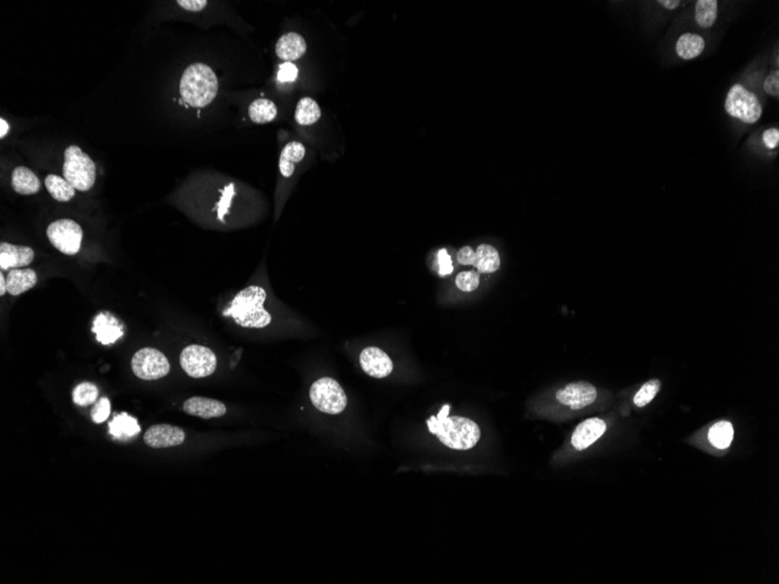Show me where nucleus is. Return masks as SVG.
Here are the masks:
<instances>
[{
	"label": "nucleus",
	"mask_w": 779,
	"mask_h": 584,
	"mask_svg": "<svg viewBox=\"0 0 779 584\" xmlns=\"http://www.w3.org/2000/svg\"><path fill=\"white\" fill-rule=\"evenodd\" d=\"M450 406L445 405L436 416H430L427 426L443 445L455 450H468L480 441L481 429L476 422L463 416H448Z\"/></svg>",
	"instance_id": "f257e3e1"
},
{
	"label": "nucleus",
	"mask_w": 779,
	"mask_h": 584,
	"mask_svg": "<svg viewBox=\"0 0 779 584\" xmlns=\"http://www.w3.org/2000/svg\"><path fill=\"white\" fill-rule=\"evenodd\" d=\"M265 301L266 292L263 287L249 286L235 296L226 314L243 328H265L272 320L270 313L264 308Z\"/></svg>",
	"instance_id": "f03ea898"
},
{
	"label": "nucleus",
	"mask_w": 779,
	"mask_h": 584,
	"mask_svg": "<svg viewBox=\"0 0 779 584\" xmlns=\"http://www.w3.org/2000/svg\"><path fill=\"white\" fill-rule=\"evenodd\" d=\"M218 91V81L210 66L194 64L184 70L180 81L182 100L190 107H204L209 105Z\"/></svg>",
	"instance_id": "7ed1b4c3"
},
{
	"label": "nucleus",
	"mask_w": 779,
	"mask_h": 584,
	"mask_svg": "<svg viewBox=\"0 0 779 584\" xmlns=\"http://www.w3.org/2000/svg\"><path fill=\"white\" fill-rule=\"evenodd\" d=\"M64 176L75 189L88 192L96 181V166L80 147L71 145L64 151Z\"/></svg>",
	"instance_id": "20e7f679"
},
{
	"label": "nucleus",
	"mask_w": 779,
	"mask_h": 584,
	"mask_svg": "<svg viewBox=\"0 0 779 584\" xmlns=\"http://www.w3.org/2000/svg\"><path fill=\"white\" fill-rule=\"evenodd\" d=\"M725 109L730 116L744 124L757 123L763 113V105L758 97L741 84L730 88Z\"/></svg>",
	"instance_id": "39448f33"
},
{
	"label": "nucleus",
	"mask_w": 779,
	"mask_h": 584,
	"mask_svg": "<svg viewBox=\"0 0 779 584\" xmlns=\"http://www.w3.org/2000/svg\"><path fill=\"white\" fill-rule=\"evenodd\" d=\"M310 402L315 409L327 414H340L348 405L342 386L333 378L319 379L310 390Z\"/></svg>",
	"instance_id": "423d86ee"
},
{
	"label": "nucleus",
	"mask_w": 779,
	"mask_h": 584,
	"mask_svg": "<svg viewBox=\"0 0 779 584\" xmlns=\"http://www.w3.org/2000/svg\"><path fill=\"white\" fill-rule=\"evenodd\" d=\"M47 237L60 252L74 256L80 251L83 231L73 219H57L48 226Z\"/></svg>",
	"instance_id": "0eeeda50"
},
{
	"label": "nucleus",
	"mask_w": 779,
	"mask_h": 584,
	"mask_svg": "<svg viewBox=\"0 0 779 584\" xmlns=\"http://www.w3.org/2000/svg\"><path fill=\"white\" fill-rule=\"evenodd\" d=\"M131 368L136 377L143 380H157L170 373V366L166 356L157 349L144 348L134 354Z\"/></svg>",
	"instance_id": "6e6552de"
},
{
	"label": "nucleus",
	"mask_w": 779,
	"mask_h": 584,
	"mask_svg": "<svg viewBox=\"0 0 779 584\" xmlns=\"http://www.w3.org/2000/svg\"><path fill=\"white\" fill-rule=\"evenodd\" d=\"M180 366L189 377L206 378L216 370L217 358L209 348L193 344L181 351Z\"/></svg>",
	"instance_id": "1a4fd4ad"
},
{
	"label": "nucleus",
	"mask_w": 779,
	"mask_h": 584,
	"mask_svg": "<svg viewBox=\"0 0 779 584\" xmlns=\"http://www.w3.org/2000/svg\"><path fill=\"white\" fill-rule=\"evenodd\" d=\"M597 398L595 386L588 382H575L567 384L563 389L556 393L558 402L566 405L573 411L582 409L592 405Z\"/></svg>",
	"instance_id": "9d476101"
},
{
	"label": "nucleus",
	"mask_w": 779,
	"mask_h": 584,
	"mask_svg": "<svg viewBox=\"0 0 779 584\" xmlns=\"http://www.w3.org/2000/svg\"><path fill=\"white\" fill-rule=\"evenodd\" d=\"M186 433L177 426L156 425L147 429L144 441L152 448L161 449L177 447L184 443Z\"/></svg>",
	"instance_id": "9b49d317"
},
{
	"label": "nucleus",
	"mask_w": 779,
	"mask_h": 584,
	"mask_svg": "<svg viewBox=\"0 0 779 584\" xmlns=\"http://www.w3.org/2000/svg\"><path fill=\"white\" fill-rule=\"evenodd\" d=\"M360 363L363 371L373 378H385L393 370L392 361L387 352L376 346L364 349Z\"/></svg>",
	"instance_id": "f8f14e48"
},
{
	"label": "nucleus",
	"mask_w": 779,
	"mask_h": 584,
	"mask_svg": "<svg viewBox=\"0 0 779 584\" xmlns=\"http://www.w3.org/2000/svg\"><path fill=\"white\" fill-rule=\"evenodd\" d=\"M606 422L599 418L587 419L581 422L573 435H572V445L576 450H585L594 442L597 441L604 432H606Z\"/></svg>",
	"instance_id": "ddd939ff"
},
{
	"label": "nucleus",
	"mask_w": 779,
	"mask_h": 584,
	"mask_svg": "<svg viewBox=\"0 0 779 584\" xmlns=\"http://www.w3.org/2000/svg\"><path fill=\"white\" fill-rule=\"evenodd\" d=\"M34 259V251L28 246L12 245L10 243L0 244V269H20L30 265Z\"/></svg>",
	"instance_id": "4468645a"
},
{
	"label": "nucleus",
	"mask_w": 779,
	"mask_h": 584,
	"mask_svg": "<svg viewBox=\"0 0 779 584\" xmlns=\"http://www.w3.org/2000/svg\"><path fill=\"white\" fill-rule=\"evenodd\" d=\"M184 411L187 414L199 416V418L213 419L223 416L227 413V407L223 402L215 399L193 397L184 402Z\"/></svg>",
	"instance_id": "2eb2a0df"
},
{
	"label": "nucleus",
	"mask_w": 779,
	"mask_h": 584,
	"mask_svg": "<svg viewBox=\"0 0 779 584\" xmlns=\"http://www.w3.org/2000/svg\"><path fill=\"white\" fill-rule=\"evenodd\" d=\"M93 332L96 334L97 341L104 346L112 344L124 335L119 321L107 313H100L95 317Z\"/></svg>",
	"instance_id": "dca6fc26"
},
{
	"label": "nucleus",
	"mask_w": 779,
	"mask_h": 584,
	"mask_svg": "<svg viewBox=\"0 0 779 584\" xmlns=\"http://www.w3.org/2000/svg\"><path fill=\"white\" fill-rule=\"evenodd\" d=\"M306 50V41L298 33L283 34L276 45V55L286 62L299 60Z\"/></svg>",
	"instance_id": "f3484780"
},
{
	"label": "nucleus",
	"mask_w": 779,
	"mask_h": 584,
	"mask_svg": "<svg viewBox=\"0 0 779 584\" xmlns=\"http://www.w3.org/2000/svg\"><path fill=\"white\" fill-rule=\"evenodd\" d=\"M6 282L8 294L21 296L37 285V273L30 269H12L7 274Z\"/></svg>",
	"instance_id": "a211bd4d"
},
{
	"label": "nucleus",
	"mask_w": 779,
	"mask_h": 584,
	"mask_svg": "<svg viewBox=\"0 0 779 584\" xmlns=\"http://www.w3.org/2000/svg\"><path fill=\"white\" fill-rule=\"evenodd\" d=\"M11 183L14 192L21 195H33L37 194L41 188L39 177L32 170L23 166L17 167L13 170Z\"/></svg>",
	"instance_id": "6ab92c4d"
},
{
	"label": "nucleus",
	"mask_w": 779,
	"mask_h": 584,
	"mask_svg": "<svg viewBox=\"0 0 779 584\" xmlns=\"http://www.w3.org/2000/svg\"><path fill=\"white\" fill-rule=\"evenodd\" d=\"M306 156V148L303 144L293 141L287 144L280 154L279 170L283 177L293 175L295 165Z\"/></svg>",
	"instance_id": "aec40b11"
},
{
	"label": "nucleus",
	"mask_w": 779,
	"mask_h": 584,
	"mask_svg": "<svg viewBox=\"0 0 779 584\" xmlns=\"http://www.w3.org/2000/svg\"><path fill=\"white\" fill-rule=\"evenodd\" d=\"M109 431L114 438L127 440L139 434L140 426L134 416L122 413L115 415L114 420L109 424Z\"/></svg>",
	"instance_id": "412c9836"
},
{
	"label": "nucleus",
	"mask_w": 779,
	"mask_h": 584,
	"mask_svg": "<svg viewBox=\"0 0 779 584\" xmlns=\"http://www.w3.org/2000/svg\"><path fill=\"white\" fill-rule=\"evenodd\" d=\"M705 46V40L699 34L685 33L676 41V54L684 60H692L703 53Z\"/></svg>",
	"instance_id": "4be33fe9"
},
{
	"label": "nucleus",
	"mask_w": 779,
	"mask_h": 584,
	"mask_svg": "<svg viewBox=\"0 0 779 584\" xmlns=\"http://www.w3.org/2000/svg\"><path fill=\"white\" fill-rule=\"evenodd\" d=\"M475 255H476V260L474 266L476 267L479 272L493 273L500 269V255L493 246L482 244L477 247Z\"/></svg>",
	"instance_id": "5701e85b"
},
{
	"label": "nucleus",
	"mask_w": 779,
	"mask_h": 584,
	"mask_svg": "<svg viewBox=\"0 0 779 584\" xmlns=\"http://www.w3.org/2000/svg\"><path fill=\"white\" fill-rule=\"evenodd\" d=\"M45 185L50 196L59 202H68L75 196V188L68 182L67 180L55 174H49L47 176Z\"/></svg>",
	"instance_id": "b1692460"
},
{
	"label": "nucleus",
	"mask_w": 779,
	"mask_h": 584,
	"mask_svg": "<svg viewBox=\"0 0 779 584\" xmlns=\"http://www.w3.org/2000/svg\"><path fill=\"white\" fill-rule=\"evenodd\" d=\"M249 115L253 123H270L276 117V104L266 98H258L250 104Z\"/></svg>",
	"instance_id": "393cba45"
},
{
	"label": "nucleus",
	"mask_w": 779,
	"mask_h": 584,
	"mask_svg": "<svg viewBox=\"0 0 779 584\" xmlns=\"http://www.w3.org/2000/svg\"><path fill=\"white\" fill-rule=\"evenodd\" d=\"M321 110L319 104L310 97L299 100L295 110V119L300 125H312L320 119Z\"/></svg>",
	"instance_id": "a878e982"
},
{
	"label": "nucleus",
	"mask_w": 779,
	"mask_h": 584,
	"mask_svg": "<svg viewBox=\"0 0 779 584\" xmlns=\"http://www.w3.org/2000/svg\"><path fill=\"white\" fill-rule=\"evenodd\" d=\"M734 428L732 424L728 421H720L712 426L708 432V440L714 447L719 449H726L730 447L733 441Z\"/></svg>",
	"instance_id": "bb28decb"
},
{
	"label": "nucleus",
	"mask_w": 779,
	"mask_h": 584,
	"mask_svg": "<svg viewBox=\"0 0 779 584\" xmlns=\"http://www.w3.org/2000/svg\"><path fill=\"white\" fill-rule=\"evenodd\" d=\"M718 19V1L699 0L696 3V21L703 28H710Z\"/></svg>",
	"instance_id": "cd10ccee"
},
{
	"label": "nucleus",
	"mask_w": 779,
	"mask_h": 584,
	"mask_svg": "<svg viewBox=\"0 0 779 584\" xmlns=\"http://www.w3.org/2000/svg\"><path fill=\"white\" fill-rule=\"evenodd\" d=\"M660 387H662V382L660 379H651L649 382H646L633 398L635 405L638 407H645L646 405H649L657 393L660 391Z\"/></svg>",
	"instance_id": "c85d7f7f"
},
{
	"label": "nucleus",
	"mask_w": 779,
	"mask_h": 584,
	"mask_svg": "<svg viewBox=\"0 0 779 584\" xmlns=\"http://www.w3.org/2000/svg\"><path fill=\"white\" fill-rule=\"evenodd\" d=\"M98 398V390L91 382H82L77 385L73 392V400L76 405L88 406L96 402Z\"/></svg>",
	"instance_id": "c756f323"
},
{
	"label": "nucleus",
	"mask_w": 779,
	"mask_h": 584,
	"mask_svg": "<svg viewBox=\"0 0 779 584\" xmlns=\"http://www.w3.org/2000/svg\"><path fill=\"white\" fill-rule=\"evenodd\" d=\"M457 288L463 292H474L480 286V273L475 271H466L457 274L455 279Z\"/></svg>",
	"instance_id": "7c9ffc66"
},
{
	"label": "nucleus",
	"mask_w": 779,
	"mask_h": 584,
	"mask_svg": "<svg viewBox=\"0 0 779 584\" xmlns=\"http://www.w3.org/2000/svg\"><path fill=\"white\" fill-rule=\"evenodd\" d=\"M110 400L107 398H100L96 405H95V407H93L91 416H93V420L95 424H102V422L107 420V418L110 416Z\"/></svg>",
	"instance_id": "2f4dec72"
},
{
	"label": "nucleus",
	"mask_w": 779,
	"mask_h": 584,
	"mask_svg": "<svg viewBox=\"0 0 779 584\" xmlns=\"http://www.w3.org/2000/svg\"><path fill=\"white\" fill-rule=\"evenodd\" d=\"M298 68L292 62L280 64L278 71V80L280 82H294L298 77Z\"/></svg>",
	"instance_id": "473e14b6"
},
{
	"label": "nucleus",
	"mask_w": 779,
	"mask_h": 584,
	"mask_svg": "<svg viewBox=\"0 0 779 584\" xmlns=\"http://www.w3.org/2000/svg\"><path fill=\"white\" fill-rule=\"evenodd\" d=\"M438 262H439V274L441 276H450L453 272V262L450 253L446 249L440 250L438 252Z\"/></svg>",
	"instance_id": "72a5a7b5"
},
{
	"label": "nucleus",
	"mask_w": 779,
	"mask_h": 584,
	"mask_svg": "<svg viewBox=\"0 0 779 584\" xmlns=\"http://www.w3.org/2000/svg\"><path fill=\"white\" fill-rule=\"evenodd\" d=\"M233 194H235V190H233V185H229V186H227L226 187V188H224L223 194H222V197H221V201L220 202L217 203V211H218V218L223 219L224 215L228 213V210H229L230 202H231V199H233Z\"/></svg>",
	"instance_id": "f704fd0d"
},
{
	"label": "nucleus",
	"mask_w": 779,
	"mask_h": 584,
	"mask_svg": "<svg viewBox=\"0 0 779 584\" xmlns=\"http://www.w3.org/2000/svg\"><path fill=\"white\" fill-rule=\"evenodd\" d=\"M764 91L768 95L773 97L779 96V71L778 70H773L768 75L766 81H764Z\"/></svg>",
	"instance_id": "c9c22d12"
},
{
	"label": "nucleus",
	"mask_w": 779,
	"mask_h": 584,
	"mask_svg": "<svg viewBox=\"0 0 779 584\" xmlns=\"http://www.w3.org/2000/svg\"><path fill=\"white\" fill-rule=\"evenodd\" d=\"M457 260L461 265L474 266L476 260V255L470 246H464L457 252Z\"/></svg>",
	"instance_id": "e433bc0d"
},
{
	"label": "nucleus",
	"mask_w": 779,
	"mask_h": 584,
	"mask_svg": "<svg viewBox=\"0 0 779 584\" xmlns=\"http://www.w3.org/2000/svg\"><path fill=\"white\" fill-rule=\"evenodd\" d=\"M763 141L766 144V146L770 150L777 148L779 145V130L778 129H769L766 132L763 133Z\"/></svg>",
	"instance_id": "4c0bfd02"
},
{
	"label": "nucleus",
	"mask_w": 779,
	"mask_h": 584,
	"mask_svg": "<svg viewBox=\"0 0 779 584\" xmlns=\"http://www.w3.org/2000/svg\"><path fill=\"white\" fill-rule=\"evenodd\" d=\"M177 4H179L184 10L190 11V12H200L206 6L208 1H206V0H177Z\"/></svg>",
	"instance_id": "58836bf2"
},
{
	"label": "nucleus",
	"mask_w": 779,
	"mask_h": 584,
	"mask_svg": "<svg viewBox=\"0 0 779 584\" xmlns=\"http://www.w3.org/2000/svg\"><path fill=\"white\" fill-rule=\"evenodd\" d=\"M658 4H660L662 6L665 7L667 10H676V7H679V0H660Z\"/></svg>",
	"instance_id": "ea45409f"
},
{
	"label": "nucleus",
	"mask_w": 779,
	"mask_h": 584,
	"mask_svg": "<svg viewBox=\"0 0 779 584\" xmlns=\"http://www.w3.org/2000/svg\"><path fill=\"white\" fill-rule=\"evenodd\" d=\"M8 130H10V127H8V124L6 123V120L4 119V118H1V119H0V138H1V139H3V138H5V136H6Z\"/></svg>",
	"instance_id": "a19ab883"
},
{
	"label": "nucleus",
	"mask_w": 779,
	"mask_h": 584,
	"mask_svg": "<svg viewBox=\"0 0 779 584\" xmlns=\"http://www.w3.org/2000/svg\"><path fill=\"white\" fill-rule=\"evenodd\" d=\"M7 293V282L3 272L0 273V296H4Z\"/></svg>",
	"instance_id": "79ce46f5"
}]
</instances>
